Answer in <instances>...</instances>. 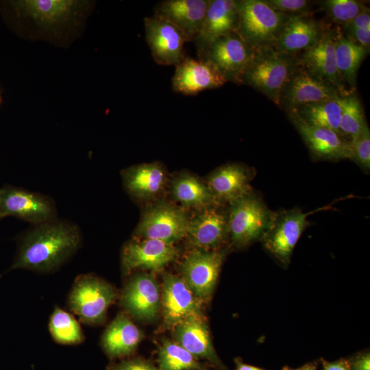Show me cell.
<instances>
[{"label":"cell","instance_id":"cell-46","mask_svg":"<svg viewBox=\"0 0 370 370\" xmlns=\"http://www.w3.org/2000/svg\"><path fill=\"white\" fill-rule=\"evenodd\" d=\"M283 370H291V369H289V368H288V367H284V368L283 369Z\"/></svg>","mask_w":370,"mask_h":370},{"label":"cell","instance_id":"cell-7","mask_svg":"<svg viewBox=\"0 0 370 370\" xmlns=\"http://www.w3.org/2000/svg\"><path fill=\"white\" fill-rule=\"evenodd\" d=\"M3 218L13 217L34 225L57 219L54 202L49 197L10 185L0 188Z\"/></svg>","mask_w":370,"mask_h":370},{"label":"cell","instance_id":"cell-31","mask_svg":"<svg viewBox=\"0 0 370 370\" xmlns=\"http://www.w3.org/2000/svg\"><path fill=\"white\" fill-rule=\"evenodd\" d=\"M158 370H210L174 341L162 340L158 350Z\"/></svg>","mask_w":370,"mask_h":370},{"label":"cell","instance_id":"cell-6","mask_svg":"<svg viewBox=\"0 0 370 370\" xmlns=\"http://www.w3.org/2000/svg\"><path fill=\"white\" fill-rule=\"evenodd\" d=\"M189 219L184 208L160 201L144 211L134 232V238L159 240L174 245L185 237Z\"/></svg>","mask_w":370,"mask_h":370},{"label":"cell","instance_id":"cell-5","mask_svg":"<svg viewBox=\"0 0 370 370\" xmlns=\"http://www.w3.org/2000/svg\"><path fill=\"white\" fill-rule=\"evenodd\" d=\"M274 214L253 193L230 203L227 223L229 236L234 245L243 247L262 239Z\"/></svg>","mask_w":370,"mask_h":370},{"label":"cell","instance_id":"cell-39","mask_svg":"<svg viewBox=\"0 0 370 370\" xmlns=\"http://www.w3.org/2000/svg\"><path fill=\"white\" fill-rule=\"evenodd\" d=\"M342 29H370L369 9L360 12L350 23L343 26Z\"/></svg>","mask_w":370,"mask_h":370},{"label":"cell","instance_id":"cell-38","mask_svg":"<svg viewBox=\"0 0 370 370\" xmlns=\"http://www.w3.org/2000/svg\"><path fill=\"white\" fill-rule=\"evenodd\" d=\"M341 32L352 41L369 51L370 29H342Z\"/></svg>","mask_w":370,"mask_h":370},{"label":"cell","instance_id":"cell-45","mask_svg":"<svg viewBox=\"0 0 370 370\" xmlns=\"http://www.w3.org/2000/svg\"><path fill=\"white\" fill-rule=\"evenodd\" d=\"M3 219V217H2V214H1V210H0V221Z\"/></svg>","mask_w":370,"mask_h":370},{"label":"cell","instance_id":"cell-43","mask_svg":"<svg viewBox=\"0 0 370 370\" xmlns=\"http://www.w3.org/2000/svg\"><path fill=\"white\" fill-rule=\"evenodd\" d=\"M291 370H317L315 366H314L312 364H306L304 366L297 369H291Z\"/></svg>","mask_w":370,"mask_h":370},{"label":"cell","instance_id":"cell-28","mask_svg":"<svg viewBox=\"0 0 370 370\" xmlns=\"http://www.w3.org/2000/svg\"><path fill=\"white\" fill-rule=\"evenodd\" d=\"M171 194L182 208L201 210L214 206H220L206 183L197 176L183 173L171 182Z\"/></svg>","mask_w":370,"mask_h":370},{"label":"cell","instance_id":"cell-3","mask_svg":"<svg viewBox=\"0 0 370 370\" xmlns=\"http://www.w3.org/2000/svg\"><path fill=\"white\" fill-rule=\"evenodd\" d=\"M236 33L256 50L274 48L289 15L274 10L265 0H238Z\"/></svg>","mask_w":370,"mask_h":370},{"label":"cell","instance_id":"cell-41","mask_svg":"<svg viewBox=\"0 0 370 370\" xmlns=\"http://www.w3.org/2000/svg\"><path fill=\"white\" fill-rule=\"evenodd\" d=\"M323 370H351L350 363L345 359H340L334 362L322 360Z\"/></svg>","mask_w":370,"mask_h":370},{"label":"cell","instance_id":"cell-4","mask_svg":"<svg viewBox=\"0 0 370 370\" xmlns=\"http://www.w3.org/2000/svg\"><path fill=\"white\" fill-rule=\"evenodd\" d=\"M116 297L117 292L110 284L92 274H83L74 282L68 305L82 322L97 325L104 322Z\"/></svg>","mask_w":370,"mask_h":370},{"label":"cell","instance_id":"cell-8","mask_svg":"<svg viewBox=\"0 0 370 370\" xmlns=\"http://www.w3.org/2000/svg\"><path fill=\"white\" fill-rule=\"evenodd\" d=\"M330 208L324 206L304 213L297 208L275 212L270 227L262 238L265 248L284 264H288L298 240L308 224V216Z\"/></svg>","mask_w":370,"mask_h":370},{"label":"cell","instance_id":"cell-2","mask_svg":"<svg viewBox=\"0 0 370 370\" xmlns=\"http://www.w3.org/2000/svg\"><path fill=\"white\" fill-rule=\"evenodd\" d=\"M299 63L297 56L275 48L258 50L240 84L251 86L279 106L282 90Z\"/></svg>","mask_w":370,"mask_h":370},{"label":"cell","instance_id":"cell-32","mask_svg":"<svg viewBox=\"0 0 370 370\" xmlns=\"http://www.w3.org/2000/svg\"><path fill=\"white\" fill-rule=\"evenodd\" d=\"M49 330L53 340L62 345H78L85 338L76 319L58 307L55 308L50 317Z\"/></svg>","mask_w":370,"mask_h":370},{"label":"cell","instance_id":"cell-34","mask_svg":"<svg viewBox=\"0 0 370 370\" xmlns=\"http://www.w3.org/2000/svg\"><path fill=\"white\" fill-rule=\"evenodd\" d=\"M320 4L330 20L342 27L369 9L362 1L356 0H325L321 1Z\"/></svg>","mask_w":370,"mask_h":370},{"label":"cell","instance_id":"cell-27","mask_svg":"<svg viewBox=\"0 0 370 370\" xmlns=\"http://www.w3.org/2000/svg\"><path fill=\"white\" fill-rule=\"evenodd\" d=\"M143 334L127 314L121 312L108 325L101 336V347L112 359L132 355Z\"/></svg>","mask_w":370,"mask_h":370},{"label":"cell","instance_id":"cell-11","mask_svg":"<svg viewBox=\"0 0 370 370\" xmlns=\"http://www.w3.org/2000/svg\"><path fill=\"white\" fill-rule=\"evenodd\" d=\"M341 97L344 96L337 88L312 74L300 62L282 90L279 106L288 112Z\"/></svg>","mask_w":370,"mask_h":370},{"label":"cell","instance_id":"cell-30","mask_svg":"<svg viewBox=\"0 0 370 370\" xmlns=\"http://www.w3.org/2000/svg\"><path fill=\"white\" fill-rule=\"evenodd\" d=\"M341 97L304 105L286 112H293L312 125L331 130L341 136Z\"/></svg>","mask_w":370,"mask_h":370},{"label":"cell","instance_id":"cell-23","mask_svg":"<svg viewBox=\"0 0 370 370\" xmlns=\"http://www.w3.org/2000/svg\"><path fill=\"white\" fill-rule=\"evenodd\" d=\"M325 25L310 14L288 16L274 48L281 52L295 55L314 45L323 36Z\"/></svg>","mask_w":370,"mask_h":370},{"label":"cell","instance_id":"cell-16","mask_svg":"<svg viewBox=\"0 0 370 370\" xmlns=\"http://www.w3.org/2000/svg\"><path fill=\"white\" fill-rule=\"evenodd\" d=\"M239 14L237 0H210L200 29L194 38L197 56L204 58L218 38L236 32Z\"/></svg>","mask_w":370,"mask_h":370},{"label":"cell","instance_id":"cell-17","mask_svg":"<svg viewBox=\"0 0 370 370\" xmlns=\"http://www.w3.org/2000/svg\"><path fill=\"white\" fill-rule=\"evenodd\" d=\"M121 299L125 310L140 320H153L161 308L160 286L152 274L139 273L130 278Z\"/></svg>","mask_w":370,"mask_h":370},{"label":"cell","instance_id":"cell-14","mask_svg":"<svg viewBox=\"0 0 370 370\" xmlns=\"http://www.w3.org/2000/svg\"><path fill=\"white\" fill-rule=\"evenodd\" d=\"M162 279L161 308L164 328L172 329L190 317H205L202 301L195 296L180 277L165 273Z\"/></svg>","mask_w":370,"mask_h":370},{"label":"cell","instance_id":"cell-36","mask_svg":"<svg viewBox=\"0 0 370 370\" xmlns=\"http://www.w3.org/2000/svg\"><path fill=\"white\" fill-rule=\"evenodd\" d=\"M275 11L291 16L310 14L312 2L306 0H265Z\"/></svg>","mask_w":370,"mask_h":370},{"label":"cell","instance_id":"cell-33","mask_svg":"<svg viewBox=\"0 0 370 370\" xmlns=\"http://www.w3.org/2000/svg\"><path fill=\"white\" fill-rule=\"evenodd\" d=\"M341 106L339 132L341 137L344 138L345 136L348 141L362 132L368 125L360 101L354 92L341 97Z\"/></svg>","mask_w":370,"mask_h":370},{"label":"cell","instance_id":"cell-26","mask_svg":"<svg viewBox=\"0 0 370 370\" xmlns=\"http://www.w3.org/2000/svg\"><path fill=\"white\" fill-rule=\"evenodd\" d=\"M121 174L125 190L140 201L156 198L163 192L167 181L166 173L158 162L134 165Z\"/></svg>","mask_w":370,"mask_h":370},{"label":"cell","instance_id":"cell-24","mask_svg":"<svg viewBox=\"0 0 370 370\" xmlns=\"http://www.w3.org/2000/svg\"><path fill=\"white\" fill-rule=\"evenodd\" d=\"M173 341L196 358L223 367L214 349L205 317H190L172 328Z\"/></svg>","mask_w":370,"mask_h":370},{"label":"cell","instance_id":"cell-19","mask_svg":"<svg viewBox=\"0 0 370 370\" xmlns=\"http://www.w3.org/2000/svg\"><path fill=\"white\" fill-rule=\"evenodd\" d=\"M336 29H327L321 39L303 51L299 58L303 66L312 74L337 88L343 96L352 92L346 88L336 63L335 41Z\"/></svg>","mask_w":370,"mask_h":370},{"label":"cell","instance_id":"cell-1","mask_svg":"<svg viewBox=\"0 0 370 370\" xmlns=\"http://www.w3.org/2000/svg\"><path fill=\"white\" fill-rule=\"evenodd\" d=\"M82 241L81 231L73 223L56 219L35 225L21 237L10 270L54 271L75 254Z\"/></svg>","mask_w":370,"mask_h":370},{"label":"cell","instance_id":"cell-40","mask_svg":"<svg viewBox=\"0 0 370 370\" xmlns=\"http://www.w3.org/2000/svg\"><path fill=\"white\" fill-rule=\"evenodd\" d=\"M350 365L351 370H370L369 354L357 356Z\"/></svg>","mask_w":370,"mask_h":370},{"label":"cell","instance_id":"cell-10","mask_svg":"<svg viewBox=\"0 0 370 370\" xmlns=\"http://www.w3.org/2000/svg\"><path fill=\"white\" fill-rule=\"evenodd\" d=\"M257 51L236 32H232L216 39L204 58L216 65L227 82L240 84L245 69Z\"/></svg>","mask_w":370,"mask_h":370},{"label":"cell","instance_id":"cell-37","mask_svg":"<svg viewBox=\"0 0 370 370\" xmlns=\"http://www.w3.org/2000/svg\"><path fill=\"white\" fill-rule=\"evenodd\" d=\"M107 370H158L149 360L141 358H132L112 363L107 367Z\"/></svg>","mask_w":370,"mask_h":370},{"label":"cell","instance_id":"cell-25","mask_svg":"<svg viewBox=\"0 0 370 370\" xmlns=\"http://www.w3.org/2000/svg\"><path fill=\"white\" fill-rule=\"evenodd\" d=\"M252 173L245 166L230 163L223 165L211 173L206 184L217 201L231 203L252 194L250 181Z\"/></svg>","mask_w":370,"mask_h":370},{"label":"cell","instance_id":"cell-42","mask_svg":"<svg viewBox=\"0 0 370 370\" xmlns=\"http://www.w3.org/2000/svg\"><path fill=\"white\" fill-rule=\"evenodd\" d=\"M236 369L235 370H264L261 368L245 364L241 360H236Z\"/></svg>","mask_w":370,"mask_h":370},{"label":"cell","instance_id":"cell-13","mask_svg":"<svg viewBox=\"0 0 370 370\" xmlns=\"http://www.w3.org/2000/svg\"><path fill=\"white\" fill-rule=\"evenodd\" d=\"M145 40L154 61L162 66H177L185 58L184 34L171 23L153 15L144 18Z\"/></svg>","mask_w":370,"mask_h":370},{"label":"cell","instance_id":"cell-35","mask_svg":"<svg viewBox=\"0 0 370 370\" xmlns=\"http://www.w3.org/2000/svg\"><path fill=\"white\" fill-rule=\"evenodd\" d=\"M349 159L366 171L370 169V132L367 127L348 140Z\"/></svg>","mask_w":370,"mask_h":370},{"label":"cell","instance_id":"cell-44","mask_svg":"<svg viewBox=\"0 0 370 370\" xmlns=\"http://www.w3.org/2000/svg\"><path fill=\"white\" fill-rule=\"evenodd\" d=\"M2 102V98H1V92H0V104Z\"/></svg>","mask_w":370,"mask_h":370},{"label":"cell","instance_id":"cell-20","mask_svg":"<svg viewBox=\"0 0 370 370\" xmlns=\"http://www.w3.org/2000/svg\"><path fill=\"white\" fill-rule=\"evenodd\" d=\"M313 158L336 161L349 159L348 141L335 132L312 125L293 112H287Z\"/></svg>","mask_w":370,"mask_h":370},{"label":"cell","instance_id":"cell-21","mask_svg":"<svg viewBox=\"0 0 370 370\" xmlns=\"http://www.w3.org/2000/svg\"><path fill=\"white\" fill-rule=\"evenodd\" d=\"M9 3L18 16L29 18L36 25L51 29L73 19L81 4L62 0L11 1Z\"/></svg>","mask_w":370,"mask_h":370},{"label":"cell","instance_id":"cell-9","mask_svg":"<svg viewBox=\"0 0 370 370\" xmlns=\"http://www.w3.org/2000/svg\"><path fill=\"white\" fill-rule=\"evenodd\" d=\"M225 256L221 249H193L182 262L180 278L201 301L211 297Z\"/></svg>","mask_w":370,"mask_h":370},{"label":"cell","instance_id":"cell-15","mask_svg":"<svg viewBox=\"0 0 370 370\" xmlns=\"http://www.w3.org/2000/svg\"><path fill=\"white\" fill-rule=\"evenodd\" d=\"M171 82L174 92L193 96L221 87L227 81L209 59L186 57L175 66Z\"/></svg>","mask_w":370,"mask_h":370},{"label":"cell","instance_id":"cell-29","mask_svg":"<svg viewBox=\"0 0 370 370\" xmlns=\"http://www.w3.org/2000/svg\"><path fill=\"white\" fill-rule=\"evenodd\" d=\"M369 50L346 37L336 29L335 58L338 72L352 92L356 89L358 71Z\"/></svg>","mask_w":370,"mask_h":370},{"label":"cell","instance_id":"cell-22","mask_svg":"<svg viewBox=\"0 0 370 370\" xmlns=\"http://www.w3.org/2000/svg\"><path fill=\"white\" fill-rule=\"evenodd\" d=\"M210 0H164L156 3L153 16L178 28L193 41L203 23Z\"/></svg>","mask_w":370,"mask_h":370},{"label":"cell","instance_id":"cell-18","mask_svg":"<svg viewBox=\"0 0 370 370\" xmlns=\"http://www.w3.org/2000/svg\"><path fill=\"white\" fill-rule=\"evenodd\" d=\"M218 208L199 210L189 219L184 238L193 249L219 250L227 239V215Z\"/></svg>","mask_w":370,"mask_h":370},{"label":"cell","instance_id":"cell-12","mask_svg":"<svg viewBox=\"0 0 370 370\" xmlns=\"http://www.w3.org/2000/svg\"><path fill=\"white\" fill-rule=\"evenodd\" d=\"M177 256V249L173 244L133 238L123 247L121 269L125 275L138 269L160 271Z\"/></svg>","mask_w":370,"mask_h":370}]
</instances>
